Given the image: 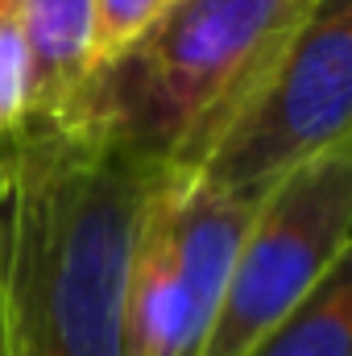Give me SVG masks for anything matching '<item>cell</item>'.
<instances>
[{
    "instance_id": "cell-10",
    "label": "cell",
    "mask_w": 352,
    "mask_h": 356,
    "mask_svg": "<svg viewBox=\"0 0 352 356\" xmlns=\"http://www.w3.org/2000/svg\"><path fill=\"white\" fill-rule=\"evenodd\" d=\"M0 356H17L13 353V336H8V319H4V298H0Z\"/></svg>"
},
{
    "instance_id": "cell-4",
    "label": "cell",
    "mask_w": 352,
    "mask_h": 356,
    "mask_svg": "<svg viewBox=\"0 0 352 356\" xmlns=\"http://www.w3.org/2000/svg\"><path fill=\"white\" fill-rule=\"evenodd\" d=\"M352 145L286 175L253 211L199 356H249L349 261Z\"/></svg>"
},
{
    "instance_id": "cell-2",
    "label": "cell",
    "mask_w": 352,
    "mask_h": 356,
    "mask_svg": "<svg viewBox=\"0 0 352 356\" xmlns=\"http://www.w3.org/2000/svg\"><path fill=\"white\" fill-rule=\"evenodd\" d=\"M315 0H175L91 71L71 116L158 170L186 175Z\"/></svg>"
},
{
    "instance_id": "cell-7",
    "label": "cell",
    "mask_w": 352,
    "mask_h": 356,
    "mask_svg": "<svg viewBox=\"0 0 352 356\" xmlns=\"http://www.w3.org/2000/svg\"><path fill=\"white\" fill-rule=\"evenodd\" d=\"M249 356H352V269H332L311 298Z\"/></svg>"
},
{
    "instance_id": "cell-5",
    "label": "cell",
    "mask_w": 352,
    "mask_h": 356,
    "mask_svg": "<svg viewBox=\"0 0 352 356\" xmlns=\"http://www.w3.org/2000/svg\"><path fill=\"white\" fill-rule=\"evenodd\" d=\"M257 203L166 170L150 195L125 311V356H199Z\"/></svg>"
},
{
    "instance_id": "cell-8",
    "label": "cell",
    "mask_w": 352,
    "mask_h": 356,
    "mask_svg": "<svg viewBox=\"0 0 352 356\" xmlns=\"http://www.w3.org/2000/svg\"><path fill=\"white\" fill-rule=\"evenodd\" d=\"M29 120V58L13 0H0V137Z\"/></svg>"
},
{
    "instance_id": "cell-3",
    "label": "cell",
    "mask_w": 352,
    "mask_h": 356,
    "mask_svg": "<svg viewBox=\"0 0 352 356\" xmlns=\"http://www.w3.org/2000/svg\"><path fill=\"white\" fill-rule=\"evenodd\" d=\"M349 120L352 0H315L186 178L216 195L262 203L298 166L349 145Z\"/></svg>"
},
{
    "instance_id": "cell-6",
    "label": "cell",
    "mask_w": 352,
    "mask_h": 356,
    "mask_svg": "<svg viewBox=\"0 0 352 356\" xmlns=\"http://www.w3.org/2000/svg\"><path fill=\"white\" fill-rule=\"evenodd\" d=\"M29 58V120H67L95 54V0H13Z\"/></svg>"
},
{
    "instance_id": "cell-1",
    "label": "cell",
    "mask_w": 352,
    "mask_h": 356,
    "mask_svg": "<svg viewBox=\"0 0 352 356\" xmlns=\"http://www.w3.org/2000/svg\"><path fill=\"white\" fill-rule=\"evenodd\" d=\"M162 175L75 120L0 137V298L17 356H125L133 253Z\"/></svg>"
},
{
    "instance_id": "cell-9",
    "label": "cell",
    "mask_w": 352,
    "mask_h": 356,
    "mask_svg": "<svg viewBox=\"0 0 352 356\" xmlns=\"http://www.w3.org/2000/svg\"><path fill=\"white\" fill-rule=\"evenodd\" d=\"M175 0H95V54L99 63L141 38Z\"/></svg>"
}]
</instances>
